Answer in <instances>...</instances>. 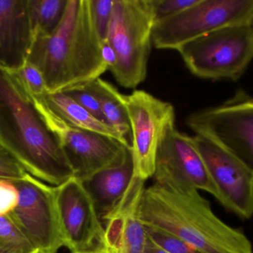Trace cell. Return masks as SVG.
Returning <instances> with one entry per match:
<instances>
[{
	"mask_svg": "<svg viewBox=\"0 0 253 253\" xmlns=\"http://www.w3.org/2000/svg\"><path fill=\"white\" fill-rule=\"evenodd\" d=\"M123 100L132 132L135 177L146 181L153 178L156 153L167 129L175 125V109L144 91L123 95Z\"/></svg>",
	"mask_w": 253,
	"mask_h": 253,
	"instance_id": "10",
	"label": "cell"
},
{
	"mask_svg": "<svg viewBox=\"0 0 253 253\" xmlns=\"http://www.w3.org/2000/svg\"><path fill=\"white\" fill-rule=\"evenodd\" d=\"M253 22V0H198L181 13L155 24L153 44L158 49L181 46L220 28Z\"/></svg>",
	"mask_w": 253,
	"mask_h": 253,
	"instance_id": "6",
	"label": "cell"
},
{
	"mask_svg": "<svg viewBox=\"0 0 253 253\" xmlns=\"http://www.w3.org/2000/svg\"><path fill=\"white\" fill-rule=\"evenodd\" d=\"M27 173L19 162L0 146V179L18 181Z\"/></svg>",
	"mask_w": 253,
	"mask_h": 253,
	"instance_id": "26",
	"label": "cell"
},
{
	"mask_svg": "<svg viewBox=\"0 0 253 253\" xmlns=\"http://www.w3.org/2000/svg\"><path fill=\"white\" fill-rule=\"evenodd\" d=\"M0 248L13 253H37L7 215H0Z\"/></svg>",
	"mask_w": 253,
	"mask_h": 253,
	"instance_id": "20",
	"label": "cell"
},
{
	"mask_svg": "<svg viewBox=\"0 0 253 253\" xmlns=\"http://www.w3.org/2000/svg\"><path fill=\"white\" fill-rule=\"evenodd\" d=\"M154 24L149 0H114L106 43L116 56L110 71L120 86L135 89L145 80Z\"/></svg>",
	"mask_w": 253,
	"mask_h": 253,
	"instance_id": "4",
	"label": "cell"
},
{
	"mask_svg": "<svg viewBox=\"0 0 253 253\" xmlns=\"http://www.w3.org/2000/svg\"><path fill=\"white\" fill-rule=\"evenodd\" d=\"M198 191L154 184L143 191L137 216L144 225L170 233L202 253H253L248 238L221 221Z\"/></svg>",
	"mask_w": 253,
	"mask_h": 253,
	"instance_id": "3",
	"label": "cell"
},
{
	"mask_svg": "<svg viewBox=\"0 0 253 253\" xmlns=\"http://www.w3.org/2000/svg\"><path fill=\"white\" fill-rule=\"evenodd\" d=\"M145 253H169L156 245L147 236L145 245Z\"/></svg>",
	"mask_w": 253,
	"mask_h": 253,
	"instance_id": "28",
	"label": "cell"
},
{
	"mask_svg": "<svg viewBox=\"0 0 253 253\" xmlns=\"http://www.w3.org/2000/svg\"><path fill=\"white\" fill-rule=\"evenodd\" d=\"M177 51L190 72L200 78L236 80L253 59V22L220 28Z\"/></svg>",
	"mask_w": 253,
	"mask_h": 253,
	"instance_id": "5",
	"label": "cell"
},
{
	"mask_svg": "<svg viewBox=\"0 0 253 253\" xmlns=\"http://www.w3.org/2000/svg\"><path fill=\"white\" fill-rule=\"evenodd\" d=\"M62 92L69 95L98 120L107 123L102 113L99 98L92 87L91 81L71 86Z\"/></svg>",
	"mask_w": 253,
	"mask_h": 253,
	"instance_id": "21",
	"label": "cell"
},
{
	"mask_svg": "<svg viewBox=\"0 0 253 253\" xmlns=\"http://www.w3.org/2000/svg\"><path fill=\"white\" fill-rule=\"evenodd\" d=\"M114 1V0H89L93 25L103 44L107 41Z\"/></svg>",
	"mask_w": 253,
	"mask_h": 253,
	"instance_id": "24",
	"label": "cell"
},
{
	"mask_svg": "<svg viewBox=\"0 0 253 253\" xmlns=\"http://www.w3.org/2000/svg\"><path fill=\"white\" fill-rule=\"evenodd\" d=\"M33 40L28 0H0V65L11 71L20 68Z\"/></svg>",
	"mask_w": 253,
	"mask_h": 253,
	"instance_id": "16",
	"label": "cell"
},
{
	"mask_svg": "<svg viewBox=\"0 0 253 253\" xmlns=\"http://www.w3.org/2000/svg\"><path fill=\"white\" fill-rule=\"evenodd\" d=\"M37 98H40L52 112L70 126L111 137L129 147L112 127L98 120L65 92L47 93Z\"/></svg>",
	"mask_w": 253,
	"mask_h": 253,
	"instance_id": "17",
	"label": "cell"
},
{
	"mask_svg": "<svg viewBox=\"0 0 253 253\" xmlns=\"http://www.w3.org/2000/svg\"><path fill=\"white\" fill-rule=\"evenodd\" d=\"M55 188L65 247L71 253H105V227L81 181L73 177Z\"/></svg>",
	"mask_w": 253,
	"mask_h": 253,
	"instance_id": "12",
	"label": "cell"
},
{
	"mask_svg": "<svg viewBox=\"0 0 253 253\" xmlns=\"http://www.w3.org/2000/svg\"><path fill=\"white\" fill-rule=\"evenodd\" d=\"M144 182L135 177L121 206L104 224L105 253H145L147 235L136 214Z\"/></svg>",
	"mask_w": 253,
	"mask_h": 253,
	"instance_id": "15",
	"label": "cell"
},
{
	"mask_svg": "<svg viewBox=\"0 0 253 253\" xmlns=\"http://www.w3.org/2000/svg\"><path fill=\"white\" fill-rule=\"evenodd\" d=\"M92 87L99 98L107 124L112 127L128 147H132V132L123 94L106 80L97 78L91 81Z\"/></svg>",
	"mask_w": 253,
	"mask_h": 253,
	"instance_id": "18",
	"label": "cell"
},
{
	"mask_svg": "<svg viewBox=\"0 0 253 253\" xmlns=\"http://www.w3.org/2000/svg\"><path fill=\"white\" fill-rule=\"evenodd\" d=\"M89 0H68L63 18L49 35L33 40L27 61L41 72L48 93L99 78L108 65Z\"/></svg>",
	"mask_w": 253,
	"mask_h": 253,
	"instance_id": "2",
	"label": "cell"
},
{
	"mask_svg": "<svg viewBox=\"0 0 253 253\" xmlns=\"http://www.w3.org/2000/svg\"></svg>",
	"mask_w": 253,
	"mask_h": 253,
	"instance_id": "30",
	"label": "cell"
},
{
	"mask_svg": "<svg viewBox=\"0 0 253 253\" xmlns=\"http://www.w3.org/2000/svg\"><path fill=\"white\" fill-rule=\"evenodd\" d=\"M192 141L216 187L217 200L241 218L253 215V171L236 156L200 135Z\"/></svg>",
	"mask_w": 253,
	"mask_h": 253,
	"instance_id": "13",
	"label": "cell"
},
{
	"mask_svg": "<svg viewBox=\"0 0 253 253\" xmlns=\"http://www.w3.org/2000/svg\"><path fill=\"white\" fill-rule=\"evenodd\" d=\"M0 146L28 173L56 187L74 177L56 135L50 130L13 71L0 65Z\"/></svg>",
	"mask_w": 253,
	"mask_h": 253,
	"instance_id": "1",
	"label": "cell"
},
{
	"mask_svg": "<svg viewBox=\"0 0 253 253\" xmlns=\"http://www.w3.org/2000/svg\"><path fill=\"white\" fill-rule=\"evenodd\" d=\"M13 72L25 92L31 98H40L48 93L41 72L28 61Z\"/></svg>",
	"mask_w": 253,
	"mask_h": 253,
	"instance_id": "22",
	"label": "cell"
},
{
	"mask_svg": "<svg viewBox=\"0 0 253 253\" xmlns=\"http://www.w3.org/2000/svg\"><path fill=\"white\" fill-rule=\"evenodd\" d=\"M0 253H13L10 252V251H7V250L3 249V248H0Z\"/></svg>",
	"mask_w": 253,
	"mask_h": 253,
	"instance_id": "29",
	"label": "cell"
},
{
	"mask_svg": "<svg viewBox=\"0 0 253 253\" xmlns=\"http://www.w3.org/2000/svg\"><path fill=\"white\" fill-rule=\"evenodd\" d=\"M68 0H28L33 38L49 35L63 18Z\"/></svg>",
	"mask_w": 253,
	"mask_h": 253,
	"instance_id": "19",
	"label": "cell"
},
{
	"mask_svg": "<svg viewBox=\"0 0 253 253\" xmlns=\"http://www.w3.org/2000/svg\"><path fill=\"white\" fill-rule=\"evenodd\" d=\"M19 192L13 181L0 179V215H7L16 207Z\"/></svg>",
	"mask_w": 253,
	"mask_h": 253,
	"instance_id": "27",
	"label": "cell"
},
{
	"mask_svg": "<svg viewBox=\"0 0 253 253\" xmlns=\"http://www.w3.org/2000/svg\"><path fill=\"white\" fill-rule=\"evenodd\" d=\"M198 0H149L154 23L165 20L191 7ZM154 24V25H155Z\"/></svg>",
	"mask_w": 253,
	"mask_h": 253,
	"instance_id": "25",
	"label": "cell"
},
{
	"mask_svg": "<svg viewBox=\"0 0 253 253\" xmlns=\"http://www.w3.org/2000/svg\"><path fill=\"white\" fill-rule=\"evenodd\" d=\"M190 129L236 156L253 171V98L239 92L221 105L190 114Z\"/></svg>",
	"mask_w": 253,
	"mask_h": 253,
	"instance_id": "7",
	"label": "cell"
},
{
	"mask_svg": "<svg viewBox=\"0 0 253 253\" xmlns=\"http://www.w3.org/2000/svg\"><path fill=\"white\" fill-rule=\"evenodd\" d=\"M155 184L172 189L203 190L218 199V193L192 137L178 132L175 125L167 129L156 153Z\"/></svg>",
	"mask_w": 253,
	"mask_h": 253,
	"instance_id": "11",
	"label": "cell"
},
{
	"mask_svg": "<svg viewBox=\"0 0 253 253\" xmlns=\"http://www.w3.org/2000/svg\"><path fill=\"white\" fill-rule=\"evenodd\" d=\"M135 179L133 155L128 148L123 161L81 181L103 225L121 206Z\"/></svg>",
	"mask_w": 253,
	"mask_h": 253,
	"instance_id": "14",
	"label": "cell"
},
{
	"mask_svg": "<svg viewBox=\"0 0 253 253\" xmlns=\"http://www.w3.org/2000/svg\"><path fill=\"white\" fill-rule=\"evenodd\" d=\"M147 236L160 248L169 253H202L179 238L162 230L144 225Z\"/></svg>",
	"mask_w": 253,
	"mask_h": 253,
	"instance_id": "23",
	"label": "cell"
},
{
	"mask_svg": "<svg viewBox=\"0 0 253 253\" xmlns=\"http://www.w3.org/2000/svg\"><path fill=\"white\" fill-rule=\"evenodd\" d=\"M47 127L56 135L80 181L105 168L120 163L129 147L120 141L91 131L70 126L40 99L33 98Z\"/></svg>",
	"mask_w": 253,
	"mask_h": 253,
	"instance_id": "9",
	"label": "cell"
},
{
	"mask_svg": "<svg viewBox=\"0 0 253 253\" xmlns=\"http://www.w3.org/2000/svg\"><path fill=\"white\" fill-rule=\"evenodd\" d=\"M13 182L19 192V201L7 216L37 253H57L65 245L56 206V188L29 173Z\"/></svg>",
	"mask_w": 253,
	"mask_h": 253,
	"instance_id": "8",
	"label": "cell"
}]
</instances>
